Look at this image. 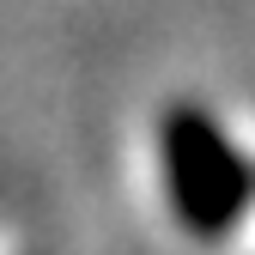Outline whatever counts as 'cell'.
I'll use <instances>...</instances> for the list:
<instances>
[{"mask_svg":"<svg viewBox=\"0 0 255 255\" xmlns=\"http://www.w3.org/2000/svg\"><path fill=\"white\" fill-rule=\"evenodd\" d=\"M164 170H170L176 219L195 237H225L243 219V201H249L243 158L231 152V140L219 134V122L207 110L182 104L164 116Z\"/></svg>","mask_w":255,"mask_h":255,"instance_id":"1","label":"cell"}]
</instances>
